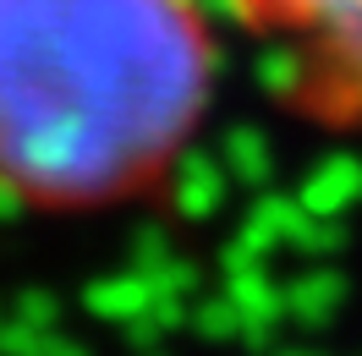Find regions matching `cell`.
<instances>
[{
	"label": "cell",
	"mask_w": 362,
	"mask_h": 356,
	"mask_svg": "<svg viewBox=\"0 0 362 356\" xmlns=\"http://www.w3.org/2000/svg\"><path fill=\"white\" fill-rule=\"evenodd\" d=\"M209 99L204 0H0V203L99 214L148 198Z\"/></svg>",
	"instance_id": "cell-1"
},
{
	"label": "cell",
	"mask_w": 362,
	"mask_h": 356,
	"mask_svg": "<svg viewBox=\"0 0 362 356\" xmlns=\"http://www.w3.org/2000/svg\"><path fill=\"white\" fill-rule=\"evenodd\" d=\"M280 99L318 126H362V0H220Z\"/></svg>",
	"instance_id": "cell-2"
}]
</instances>
